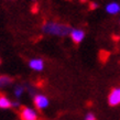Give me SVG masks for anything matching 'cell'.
Returning a JSON list of instances; mask_svg holds the SVG:
<instances>
[{"mask_svg": "<svg viewBox=\"0 0 120 120\" xmlns=\"http://www.w3.org/2000/svg\"><path fill=\"white\" fill-rule=\"evenodd\" d=\"M71 31H72V28L69 26L56 21H46L42 26V32L46 35H51V37L63 38L69 35Z\"/></svg>", "mask_w": 120, "mask_h": 120, "instance_id": "1", "label": "cell"}, {"mask_svg": "<svg viewBox=\"0 0 120 120\" xmlns=\"http://www.w3.org/2000/svg\"><path fill=\"white\" fill-rule=\"evenodd\" d=\"M20 119L21 120H39L38 110L33 107L24 106L20 110Z\"/></svg>", "mask_w": 120, "mask_h": 120, "instance_id": "2", "label": "cell"}, {"mask_svg": "<svg viewBox=\"0 0 120 120\" xmlns=\"http://www.w3.org/2000/svg\"><path fill=\"white\" fill-rule=\"evenodd\" d=\"M33 104L35 106L37 110H44L46 109L50 105V100L45 95L43 94H37L33 97Z\"/></svg>", "mask_w": 120, "mask_h": 120, "instance_id": "3", "label": "cell"}, {"mask_svg": "<svg viewBox=\"0 0 120 120\" xmlns=\"http://www.w3.org/2000/svg\"><path fill=\"white\" fill-rule=\"evenodd\" d=\"M108 104L111 107L120 104V88H112L108 96Z\"/></svg>", "mask_w": 120, "mask_h": 120, "instance_id": "4", "label": "cell"}, {"mask_svg": "<svg viewBox=\"0 0 120 120\" xmlns=\"http://www.w3.org/2000/svg\"><path fill=\"white\" fill-rule=\"evenodd\" d=\"M29 67L34 72H42L45 67V64H44V61L42 58L34 57L29 61Z\"/></svg>", "mask_w": 120, "mask_h": 120, "instance_id": "5", "label": "cell"}, {"mask_svg": "<svg viewBox=\"0 0 120 120\" xmlns=\"http://www.w3.org/2000/svg\"><path fill=\"white\" fill-rule=\"evenodd\" d=\"M69 37L75 44H79L85 39V32L80 29H72L71 33H69Z\"/></svg>", "mask_w": 120, "mask_h": 120, "instance_id": "6", "label": "cell"}, {"mask_svg": "<svg viewBox=\"0 0 120 120\" xmlns=\"http://www.w3.org/2000/svg\"><path fill=\"white\" fill-rule=\"evenodd\" d=\"M12 84V78L8 75H1L0 76V89H4Z\"/></svg>", "mask_w": 120, "mask_h": 120, "instance_id": "7", "label": "cell"}, {"mask_svg": "<svg viewBox=\"0 0 120 120\" xmlns=\"http://www.w3.org/2000/svg\"><path fill=\"white\" fill-rule=\"evenodd\" d=\"M106 11L110 15H116L120 11V6L116 2H110L106 6Z\"/></svg>", "mask_w": 120, "mask_h": 120, "instance_id": "8", "label": "cell"}, {"mask_svg": "<svg viewBox=\"0 0 120 120\" xmlns=\"http://www.w3.org/2000/svg\"><path fill=\"white\" fill-rule=\"evenodd\" d=\"M11 108V100L4 95H0V109Z\"/></svg>", "mask_w": 120, "mask_h": 120, "instance_id": "9", "label": "cell"}, {"mask_svg": "<svg viewBox=\"0 0 120 120\" xmlns=\"http://www.w3.org/2000/svg\"><path fill=\"white\" fill-rule=\"evenodd\" d=\"M24 91H26V88L22 85H17L15 87V90H13V95L17 98H20V97H22V95L24 94Z\"/></svg>", "mask_w": 120, "mask_h": 120, "instance_id": "10", "label": "cell"}, {"mask_svg": "<svg viewBox=\"0 0 120 120\" xmlns=\"http://www.w3.org/2000/svg\"><path fill=\"white\" fill-rule=\"evenodd\" d=\"M85 120H97L96 119V117L93 112H88L86 116H85Z\"/></svg>", "mask_w": 120, "mask_h": 120, "instance_id": "11", "label": "cell"}, {"mask_svg": "<svg viewBox=\"0 0 120 120\" xmlns=\"http://www.w3.org/2000/svg\"><path fill=\"white\" fill-rule=\"evenodd\" d=\"M20 107V102L18 100H15V101H11V108H19Z\"/></svg>", "mask_w": 120, "mask_h": 120, "instance_id": "12", "label": "cell"}, {"mask_svg": "<svg viewBox=\"0 0 120 120\" xmlns=\"http://www.w3.org/2000/svg\"><path fill=\"white\" fill-rule=\"evenodd\" d=\"M89 8H90L91 10H95V9L98 8V4H97V2H90V4H89Z\"/></svg>", "mask_w": 120, "mask_h": 120, "instance_id": "13", "label": "cell"}, {"mask_svg": "<svg viewBox=\"0 0 120 120\" xmlns=\"http://www.w3.org/2000/svg\"><path fill=\"white\" fill-rule=\"evenodd\" d=\"M87 0H80V2H86Z\"/></svg>", "mask_w": 120, "mask_h": 120, "instance_id": "14", "label": "cell"}, {"mask_svg": "<svg viewBox=\"0 0 120 120\" xmlns=\"http://www.w3.org/2000/svg\"><path fill=\"white\" fill-rule=\"evenodd\" d=\"M31 1H33V2H34V1H37V0H31Z\"/></svg>", "mask_w": 120, "mask_h": 120, "instance_id": "15", "label": "cell"}, {"mask_svg": "<svg viewBox=\"0 0 120 120\" xmlns=\"http://www.w3.org/2000/svg\"><path fill=\"white\" fill-rule=\"evenodd\" d=\"M0 64H1V60H0Z\"/></svg>", "mask_w": 120, "mask_h": 120, "instance_id": "16", "label": "cell"}]
</instances>
